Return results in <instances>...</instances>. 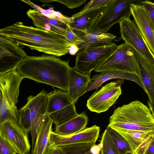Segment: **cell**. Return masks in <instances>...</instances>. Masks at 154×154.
Here are the masks:
<instances>
[{
  "label": "cell",
  "mask_w": 154,
  "mask_h": 154,
  "mask_svg": "<svg viewBox=\"0 0 154 154\" xmlns=\"http://www.w3.org/2000/svg\"><path fill=\"white\" fill-rule=\"evenodd\" d=\"M46 113L52 119L56 126H59L77 116L75 104L67 92L55 89L47 93Z\"/></svg>",
  "instance_id": "8992f818"
},
{
  "label": "cell",
  "mask_w": 154,
  "mask_h": 154,
  "mask_svg": "<svg viewBox=\"0 0 154 154\" xmlns=\"http://www.w3.org/2000/svg\"><path fill=\"white\" fill-rule=\"evenodd\" d=\"M137 68L134 50L124 43L118 45L116 51L101 63L94 71L96 72L118 71L138 76Z\"/></svg>",
  "instance_id": "5b68a950"
},
{
  "label": "cell",
  "mask_w": 154,
  "mask_h": 154,
  "mask_svg": "<svg viewBox=\"0 0 154 154\" xmlns=\"http://www.w3.org/2000/svg\"><path fill=\"white\" fill-rule=\"evenodd\" d=\"M45 154H65L60 146H52L49 145Z\"/></svg>",
  "instance_id": "e575fe53"
},
{
  "label": "cell",
  "mask_w": 154,
  "mask_h": 154,
  "mask_svg": "<svg viewBox=\"0 0 154 154\" xmlns=\"http://www.w3.org/2000/svg\"><path fill=\"white\" fill-rule=\"evenodd\" d=\"M131 10L134 21L140 30L149 49L154 54V23L141 5L132 3Z\"/></svg>",
  "instance_id": "2e32d148"
},
{
  "label": "cell",
  "mask_w": 154,
  "mask_h": 154,
  "mask_svg": "<svg viewBox=\"0 0 154 154\" xmlns=\"http://www.w3.org/2000/svg\"><path fill=\"white\" fill-rule=\"evenodd\" d=\"M100 127L95 125L68 136H61L52 131L50 134L49 145L53 147L82 143H95L99 136Z\"/></svg>",
  "instance_id": "9a60e30c"
},
{
  "label": "cell",
  "mask_w": 154,
  "mask_h": 154,
  "mask_svg": "<svg viewBox=\"0 0 154 154\" xmlns=\"http://www.w3.org/2000/svg\"><path fill=\"white\" fill-rule=\"evenodd\" d=\"M119 23L121 38L125 43L146 58L154 61V55L134 21L129 17L122 19Z\"/></svg>",
  "instance_id": "8fae6325"
},
{
  "label": "cell",
  "mask_w": 154,
  "mask_h": 154,
  "mask_svg": "<svg viewBox=\"0 0 154 154\" xmlns=\"http://www.w3.org/2000/svg\"><path fill=\"white\" fill-rule=\"evenodd\" d=\"M90 74L81 73L74 67L68 72V95L72 101L75 104L78 98L85 93L91 81Z\"/></svg>",
  "instance_id": "e0dca14e"
},
{
  "label": "cell",
  "mask_w": 154,
  "mask_h": 154,
  "mask_svg": "<svg viewBox=\"0 0 154 154\" xmlns=\"http://www.w3.org/2000/svg\"><path fill=\"white\" fill-rule=\"evenodd\" d=\"M79 50L78 46L74 45H71L69 48L68 53L72 55H74Z\"/></svg>",
  "instance_id": "d590c367"
},
{
  "label": "cell",
  "mask_w": 154,
  "mask_h": 154,
  "mask_svg": "<svg viewBox=\"0 0 154 154\" xmlns=\"http://www.w3.org/2000/svg\"><path fill=\"white\" fill-rule=\"evenodd\" d=\"M135 0H111L96 20L91 31L107 32L112 26L131 15L130 5Z\"/></svg>",
  "instance_id": "ba28073f"
},
{
  "label": "cell",
  "mask_w": 154,
  "mask_h": 154,
  "mask_svg": "<svg viewBox=\"0 0 154 154\" xmlns=\"http://www.w3.org/2000/svg\"><path fill=\"white\" fill-rule=\"evenodd\" d=\"M141 5L152 21L154 23V4L148 0L142 1Z\"/></svg>",
  "instance_id": "d6a6232c"
},
{
  "label": "cell",
  "mask_w": 154,
  "mask_h": 154,
  "mask_svg": "<svg viewBox=\"0 0 154 154\" xmlns=\"http://www.w3.org/2000/svg\"><path fill=\"white\" fill-rule=\"evenodd\" d=\"M100 143L101 154H120L106 129L102 134Z\"/></svg>",
  "instance_id": "83f0119b"
},
{
  "label": "cell",
  "mask_w": 154,
  "mask_h": 154,
  "mask_svg": "<svg viewBox=\"0 0 154 154\" xmlns=\"http://www.w3.org/2000/svg\"><path fill=\"white\" fill-rule=\"evenodd\" d=\"M0 33L19 46L24 45L57 57L68 53L69 44L65 36L17 22L0 29Z\"/></svg>",
  "instance_id": "6da1fadb"
},
{
  "label": "cell",
  "mask_w": 154,
  "mask_h": 154,
  "mask_svg": "<svg viewBox=\"0 0 154 154\" xmlns=\"http://www.w3.org/2000/svg\"><path fill=\"white\" fill-rule=\"evenodd\" d=\"M124 82L123 79L116 80L96 91L87 100L88 108L98 113L107 111L122 94L121 87Z\"/></svg>",
  "instance_id": "30bf717a"
},
{
  "label": "cell",
  "mask_w": 154,
  "mask_h": 154,
  "mask_svg": "<svg viewBox=\"0 0 154 154\" xmlns=\"http://www.w3.org/2000/svg\"><path fill=\"white\" fill-rule=\"evenodd\" d=\"M114 130L127 141L133 150V154H142L145 146L152 137L154 136V132L120 129Z\"/></svg>",
  "instance_id": "44dd1931"
},
{
  "label": "cell",
  "mask_w": 154,
  "mask_h": 154,
  "mask_svg": "<svg viewBox=\"0 0 154 154\" xmlns=\"http://www.w3.org/2000/svg\"><path fill=\"white\" fill-rule=\"evenodd\" d=\"M105 7L88 11L78 15L74 14V18L69 25L73 32L78 35L88 34L95 22L103 12Z\"/></svg>",
  "instance_id": "ac0fdd59"
},
{
  "label": "cell",
  "mask_w": 154,
  "mask_h": 154,
  "mask_svg": "<svg viewBox=\"0 0 154 154\" xmlns=\"http://www.w3.org/2000/svg\"><path fill=\"white\" fill-rule=\"evenodd\" d=\"M95 144V143H82L59 146L65 154H93L91 149Z\"/></svg>",
  "instance_id": "4316f807"
},
{
  "label": "cell",
  "mask_w": 154,
  "mask_h": 154,
  "mask_svg": "<svg viewBox=\"0 0 154 154\" xmlns=\"http://www.w3.org/2000/svg\"><path fill=\"white\" fill-rule=\"evenodd\" d=\"M0 134L12 145L18 154H28L30 145L28 134L17 123L8 119L0 124Z\"/></svg>",
  "instance_id": "4fadbf2b"
},
{
  "label": "cell",
  "mask_w": 154,
  "mask_h": 154,
  "mask_svg": "<svg viewBox=\"0 0 154 154\" xmlns=\"http://www.w3.org/2000/svg\"><path fill=\"white\" fill-rule=\"evenodd\" d=\"M106 129L120 154H133V151L130 146L121 134L110 127H107Z\"/></svg>",
  "instance_id": "d4e9b609"
},
{
  "label": "cell",
  "mask_w": 154,
  "mask_h": 154,
  "mask_svg": "<svg viewBox=\"0 0 154 154\" xmlns=\"http://www.w3.org/2000/svg\"><path fill=\"white\" fill-rule=\"evenodd\" d=\"M114 79H125L133 81L145 90L143 85L138 75L131 73L112 70L100 72L99 74L93 75L91 78V81H93L91 82L88 85L85 93L94 89L97 91L103 83Z\"/></svg>",
  "instance_id": "ffe728a7"
},
{
  "label": "cell",
  "mask_w": 154,
  "mask_h": 154,
  "mask_svg": "<svg viewBox=\"0 0 154 154\" xmlns=\"http://www.w3.org/2000/svg\"><path fill=\"white\" fill-rule=\"evenodd\" d=\"M83 42L78 46L79 50L86 48L102 45L112 43V40L116 36L110 33L101 32L91 31L88 34L78 35Z\"/></svg>",
  "instance_id": "cb8c5ba5"
},
{
  "label": "cell",
  "mask_w": 154,
  "mask_h": 154,
  "mask_svg": "<svg viewBox=\"0 0 154 154\" xmlns=\"http://www.w3.org/2000/svg\"><path fill=\"white\" fill-rule=\"evenodd\" d=\"M53 123L52 119L47 114L38 129L33 149L31 153L28 154H45L49 145L50 134L52 131Z\"/></svg>",
  "instance_id": "7402d4cb"
},
{
  "label": "cell",
  "mask_w": 154,
  "mask_h": 154,
  "mask_svg": "<svg viewBox=\"0 0 154 154\" xmlns=\"http://www.w3.org/2000/svg\"><path fill=\"white\" fill-rule=\"evenodd\" d=\"M69 62L49 54L27 55L16 70L23 78L48 84L68 92Z\"/></svg>",
  "instance_id": "7a4b0ae2"
},
{
  "label": "cell",
  "mask_w": 154,
  "mask_h": 154,
  "mask_svg": "<svg viewBox=\"0 0 154 154\" xmlns=\"http://www.w3.org/2000/svg\"><path fill=\"white\" fill-rule=\"evenodd\" d=\"M26 104L18 110V124L27 134L30 132L31 124L42 120L47 115V93L43 90L35 96L27 98Z\"/></svg>",
  "instance_id": "9c48e42d"
},
{
  "label": "cell",
  "mask_w": 154,
  "mask_h": 154,
  "mask_svg": "<svg viewBox=\"0 0 154 154\" xmlns=\"http://www.w3.org/2000/svg\"><path fill=\"white\" fill-rule=\"evenodd\" d=\"M16 70L0 74V124L10 119L18 123V112L16 106L19 87L23 79Z\"/></svg>",
  "instance_id": "277c9868"
},
{
  "label": "cell",
  "mask_w": 154,
  "mask_h": 154,
  "mask_svg": "<svg viewBox=\"0 0 154 154\" xmlns=\"http://www.w3.org/2000/svg\"><path fill=\"white\" fill-rule=\"evenodd\" d=\"M1 97H2V91H1V89L0 88V100L1 98Z\"/></svg>",
  "instance_id": "8d00e7d4"
},
{
  "label": "cell",
  "mask_w": 154,
  "mask_h": 154,
  "mask_svg": "<svg viewBox=\"0 0 154 154\" xmlns=\"http://www.w3.org/2000/svg\"><path fill=\"white\" fill-rule=\"evenodd\" d=\"M142 154H154V136L152 137L145 146Z\"/></svg>",
  "instance_id": "836d02e7"
},
{
  "label": "cell",
  "mask_w": 154,
  "mask_h": 154,
  "mask_svg": "<svg viewBox=\"0 0 154 154\" xmlns=\"http://www.w3.org/2000/svg\"><path fill=\"white\" fill-rule=\"evenodd\" d=\"M135 51L137 62L138 75L147 94L149 109L154 115V61L149 60Z\"/></svg>",
  "instance_id": "5bb4252c"
},
{
  "label": "cell",
  "mask_w": 154,
  "mask_h": 154,
  "mask_svg": "<svg viewBox=\"0 0 154 154\" xmlns=\"http://www.w3.org/2000/svg\"><path fill=\"white\" fill-rule=\"evenodd\" d=\"M27 14L36 27L61 35L66 37L68 24L55 19L50 18L35 9H29Z\"/></svg>",
  "instance_id": "d6986e66"
},
{
  "label": "cell",
  "mask_w": 154,
  "mask_h": 154,
  "mask_svg": "<svg viewBox=\"0 0 154 154\" xmlns=\"http://www.w3.org/2000/svg\"><path fill=\"white\" fill-rule=\"evenodd\" d=\"M67 42L70 45L78 46L83 42L82 40L72 30L69 26H67L66 36Z\"/></svg>",
  "instance_id": "1f68e13d"
},
{
  "label": "cell",
  "mask_w": 154,
  "mask_h": 154,
  "mask_svg": "<svg viewBox=\"0 0 154 154\" xmlns=\"http://www.w3.org/2000/svg\"><path fill=\"white\" fill-rule=\"evenodd\" d=\"M117 46L113 42L91 46L79 50L76 58L74 68L83 74H91L93 70L112 54Z\"/></svg>",
  "instance_id": "52a82bcc"
},
{
  "label": "cell",
  "mask_w": 154,
  "mask_h": 154,
  "mask_svg": "<svg viewBox=\"0 0 154 154\" xmlns=\"http://www.w3.org/2000/svg\"><path fill=\"white\" fill-rule=\"evenodd\" d=\"M27 56L20 46L0 33V74L16 70Z\"/></svg>",
  "instance_id": "7c38bea8"
},
{
  "label": "cell",
  "mask_w": 154,
  "mask_h": 154,
  "mask_svg": "<svg viewBox=\"0 0 154 154\" xmlns=\"http://www.w3.org/2000/svg\"><path fill=\"white\" fill-rule=\"evenodd\" d=\"M17 152L11 143L0 134V154H16Z\"/></svg>",
  "instance_id": "f546056e"
},
{
  "label": "cell",
  "mask_w": 154,
  "mask_h": 154,
  "mask_svg": "<svg viewBox=\"0 0 154 154\" xmlns=\"http://www.w3.org/2000/svg\"><path fill=\"white\" fill-rule=\"evenodd\" d=\"M43 3L52 2H57L62 4L70 9L77 8L86 3V0H39Z\"/></svg>",
  "instance_id": "4dcf8cb0"
},
{
  "label": "cell",
  "mask_w": 154,
  "mask_h": 154,
  "mask_svg": "<svg viewBox=\"0 0 154 154\" xmlns=\"http://www.w3.org/2000/svg\"><path fill=\"white\" fill-rule=\"evenodd\" d=\"M111 0H92L90 1L79 12L78 15L85 12L101 7H105Z\"/></svg>",
  "instance_id": "f1b7e54d"
},
{
  "label": "cell",
  "mask_w": 154,
  "mask_h": 154,
  "mask_svg": "<svg viewBox=\"0 0 154 154\" xmlns=\"http://www.w3.org/2000/svg\"><path fill=\"white\" fill-rule=\"evenodd\" d=\"M88 118L85 112L65 123L56 126L55 134L63 136H68L76 134L86 128Z\"/></svg>",
  "instance_id": "603a6c76"
},
{
  "label": "cell",
  "mask_w": 154,
  "mask_h": 154,
  "mask_svg": "<svg viewBox=\"0 0 154 154\" xmlns=\"http://www.w3.org/2000/svg\"><path fill=\"white\" fill-rule=\"evenodd\" d=\"M107 127L114 129L154 132V116L146 105L136 100L116 109Z\"/></svg>",
  "instance_id": "3957f363"
},
{
  "label": "cell",
  "mask_w": 154,
  "mask_h": 154,
  "mask_svg": "<svg viewBox=\"0 0 154 154\" xmlns=\"http://www.w3.org/2000/svg\"><path fill=\"white\" fill-rule=\"evenodd\" d=\"M30 5L34 8L45 16L51 19H55L69 24L72 20L73 17H68L63 15L59 11L54 10L53 8H50L48 9H44L41 7L35 4L29 0H22Z\"/></svg>",
  "instance_id": "484cf974"
}]
</instances>
